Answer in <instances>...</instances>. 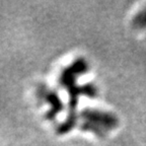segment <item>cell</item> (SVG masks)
<instances>
[{
	"label": "cell",
	"mask_w": 146,
	"mask_h": 146,
	"mask_svg": "<svg viewBox=\"0 0 146 146\" xmlns=\"http://www.w3.org/2000/svg\"><path fill=\"white\" fill-rule=\"evenodd\" d=\"M88 70V65L83 58H79L74 61L69 67L65 68L60 76V84L66 88L69 94V114L67 119L58 127L57 132L59 134H66L70 132L76 124V106L78 96L83 94L89 98H94L98 94L96 88L92 84H85L79 86L76 84L75 79L77 76L81 75Z\"/></svg>",
	"instance_id": "6da1fadb"
},
{
	"label": "cell",
	"mask_w": 146,
	"mask_h": 146,
	"mask_svg": "<svg viewBox=\"0 0 146 146\" xmlns=\"http://www.w3.org/2000/svg\"><path fill=\"white\" fill-rule=\"evenodd\" d=\"M80 117L83 119L80 126L82 130L89 131L102 137L105 136L109 131L115 129L119 124L118 118L114 114L100 110L85 109L81 112Z\"/></svg>",
	"instance_id": "7a4b0ae2"
},
{
	"label": "cell",
	"mask_w": 146,
	"mask_h": 146,
	"mask_svg": "<svg viewBox=\"0 0 146 146\" xmlns=\"http://www.w3.org/2000/svg\"><path fill=\"white\" fill-rule=\"evenodd\" d=\"M44 96H45V100L51 105V110L47 113V118L48 119L55 118V117L57 116L58 113L63 109V104H62L61 100L59 98L58 94L52 90H49L47 92H45Z\"/></svg>",
	"instance_id": "3957f363"
}]
</instances>
